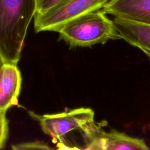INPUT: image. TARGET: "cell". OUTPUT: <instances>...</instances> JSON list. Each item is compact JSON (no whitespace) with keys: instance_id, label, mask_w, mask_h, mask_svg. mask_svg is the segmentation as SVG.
Here are the masks:
<instances>
[{"instance_id":"1","label":"cell","mask_w":150,"mask_h":150,"mask_svg":"<svg viewBox=\"0 0 150 150\" xmlns=\"http://www.w3.org/2000/svg\"><path fill=\"white\" fill-rule=\"evenodd\" d=\"M36 12V0H0V58L4 63L17 64Z\"/></svg>"},{"instance_id":"2","label":"cell","mask_w":150,"mask_h":150,"mask_svg":"<svg viewBox=\"0 0 150 150\" xmlns=\"http://www.w3.org/2000/svg\"><path fill=\"white\" fill-rule=\"evenodd\" d=\"M105 15L100 9L74 18L59 30L60 38L73 47H88L121 39L113 21Z\"/></svg>"},{"instance_id":"3","label":"cell","mask_w":150,"mask_h":150,"mask_svg":"<svg viewBox=\"0 0 150 150\" xmlns=\"http://www.w3.org/2000/svg\"><path fill=\"white\" fill-rule=\"evenodd\" d=\"M108 0H66L44 12H36L34 28L36 32H59L69 21L85 13L101 9Z\"/></svg>"},{"instance_id":"4","label":"cell","mask_w":150,"mask_h":150,"mask_svg":"<svg viewBox=\"0 0 150 150\" xmlns=\"http://www.w3.org/2000/svg\"><path fill=\"white\" fill-rule=\"evenodd\" d=\"M80 129L85 143L84 149H149L144 139L133 138L116 131L106 132L94 121L86 124Z\"/></svg>"},{"instance_id":"5","label":"cell","mask_w":150,"mask_h":150,"mask_svg":"<svg viewBox=\"0 0 150 150\" xmlns=\"http://www.w3.org/2000/svg\"><path fill=\"white\" fill-rule=\"evenodd\" d=\"M38 121L43 131L53 139H61L67 133L80 129L86 124L94 121V112L88 108H80L56 114L40 115L29 112Z\"/></svg>"},{"instance_id":"6","label":"cell","mask_w":150,"mask_h":150,"mask_svg":"<svg viewBox=\"0 0 150 150\" xmlns=\"http://www.w3.org/2000/svg\"><path fill=\"white\" fill-rule=\"evenodd\" d=\"M22 77L16 64L4 63L0 69V111L18 104Z\"/></svg>"},{"instance_id":"7","label":"cell","mask_w":150,"mask_h":150,"mask_svg":"<svg viewBox=\"0 0 150 150\" xmlns=\"http://www.w3.org/2000/svg\"><path fill=\"white\" fill-rule=\"evenodd\" d=\"M101 11L114 17L150 24V0H114Z\"/></svg>"},{"instance_id":"8","label":"cell","mask_w":150,"mask_h":150,"mask_svg":"<svg viewBox=\"0 0 150 150\" xmlns=\"http://www.w3.org/2000/svg\"><path fill=\"white\" fill-rule=\"evenodd\" d=\"M112 21L121 39L139 48L150 58V24L117 17Z\"/></svg>"},{"instance_id":"9","label":"cell","mask_w":150,"mask_h":150,"mask_svg":"<svg viewBox=\"0 0 150 150\" xmlns=\"http://www.w3.org/2000/svg\"><path fill=\"white\" fill-rule=\"evenodd\" d=\"M6 113V111H0V149L4 148L9 132Z\"/></svg>"},{"instance_id":"10","label":"cell","mask_w":150,"mask_h":150,"mask_svg":"<svg viewBox=\"0 0 150 150\" xmlns=\"http://www.w3.org/2000/svg\"><path fill=\"white\" fill-rule=\"evenodd\" d=\"M66 0H36L37 13H44L56 6L61 4Z\"/></svg>"},{"instance_id":"11","label":"cell","mask_w":150,"mask_h":150,"mask_svg":"<svg viewBox=\"0 0 150 150\" xmlns=\"http://www.w3.org/2000/svg\"><path fill=\"white\" fill-rule=\"evenodd\" d=\"M12 148L15 150L28 149H52L47 144L41 142H30L13 145Z\"/></svg>"},{"instance_id":"12","label":"cell","mask_w":150,"mask_h":150,"mask_svg":"<svg viewBox=\"0 0 150 150\" xmlns=\"http://www.w3.org/2000/svg\"><path fill=\"white\" fill-rule=\"evenodd\" d=\"M4 62L2 60V59L0 58V69H1V67H2V66H3V64H4Z\"/></svg>"},{"instance_id":"13","label":"cell","mask_w":150,"mask_h":150,"mask_svg":"<svg viewBox=\"0 0 150 150\" xmlns=\"http://www.w3.org/2000/svg\"><path fill=\"white\" fill-rule=\"evenodd\" d=\"M114 0H108V1H107V2L106 3V4L105 5H107V4H110V3H111L112 2H113Z\"/></svg>"}]
</instances>
